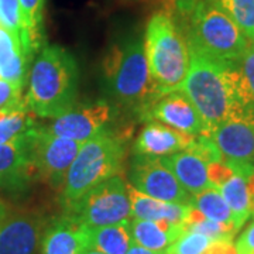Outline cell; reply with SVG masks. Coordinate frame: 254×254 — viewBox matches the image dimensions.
I'll return each mask as SVG.
<instances>
[{
    "mask_svg": "<svg viewBox=\"0 0 254 254\" xmlns=\"http://www.w3.org/2000/svg\"><path fill=\"white\" fill-rule=\"evenodd\" d=\"M161 1L164 3V10L168 11V13H171L177 7V1L178 0H161Z\"/></svg>",
    "mask_w": 254,
    "mask_h": 254,
    "instance_id": "cell-36",
    "label": "cell"
},
{
    "mask_svg": "<svg viewBox=\"0 0 254 254\" xmlns=\"http://www.w3.org/2000/svg\"><path fill=\"white\" fill-rule=\"evenodd\" d=\"M145 58L155 91L161 96L178 91L188 73V41L175 26L171 13L158 11L150 18L144 38Z\"/></svg>",
    "mask_w": 254,
    "mask_h": 254,
    "instance_id": "cell-4",
    "label": "cell"
},
{
    "mask_svg": "<svg viewBox=\"0 0 254 254\" xmlns=\"http://www.w3.org/2000/svg\"><path fill=\"white\" fill-rule=\"evenodd\" d=\"M131 243L133 237L128 223L88 227V246L102 253L126 254Z\"/></svg>",
    "mask_w": 254,
    "mask_h": 254,
    "instance_id": "cell-22",
    "label": "cell"
},
{
    "mask_svg": "<svg viewBox=\"0 0 254 254\" xmlns=\"http://www.w3.org/2000/svg\"><path fill=\"white\" fill-rule=\"evenodd\" d=\"M130 185L155 199L190 203V196L160 157L136 155L130 170Z\"/></svg>",
    "mask_w": 254,
    "mask_h": 254,
    "instance_id": "cell-11",
    "label": "cell"
},
{
    "mask_svg": "<svg viewBox=\"0 0 254 254\" xmlns=\"http://www.w3.org/2000/svg\"><path fill=\"white\" fill-rule=\"evenodd\" d=\"M199 0H178L177 1V4H180L182 9H188V10H192L195 7V4L198 3Z\"/></svg>",
    "mask_w": 254,
    "mask_h": 254,
    "instance_id": "cell-35",
    "label": "cell"
},
{
    "mask_svg": "<svg viewBox=\"0 0 254 254\" xmlns=\"http://www.w3.org/2000/svg\"><path fill=\"white\" fill-rule=\"evenodd\" d=\"M0 110L6 113L17 112V110H28L26 100L21 96V91L17 89L13 83L1 78H0Z\"/></svg>",
    "mask_w": 254,
    "mask_h": 254,
    "instance_id": "cell-31",
    "label": "cell"
},
{
    "mask_svg": "<svg viewBox=\"0 0 254 254\" xmlns=\"http://www.w3.org/2000/svg\"><path fill=\"white\" fill-rule=\"evenodd\" d=\"M4 115H7V113H6V112H3V110H0V118H1V116H4Z\"/></svg>",
    "mask_w": 254,
    "mask_h": 254,
    "instance_id": "cell-38",
    "label": "cell"
},
{
    "mask_svg": "<svg viewBox=\"0 0 254 254\" xmlns=\"http://www.w3.org/2000/svg\"><path fill=\"white\" fill-rule=\"evenodd\" d=\"M190 69L180 91L190 98L212 134L227 119L243 112L236 65L219 63L190 48Z\"/></svg>",
    "mask_w": 254,
    "mask_h": 254,
    "instance_id": "cell-1",
    "label": "cell"
},
{
    "mask_svg": "<svg viewBox=\"0 0 254 254\" xmlns=\"http://www.w3.org/2000/svg\"><path fill=\"white\" fill-rule=\"evenodd\" d=\"M36 127V120L28 110L11 112L0 118V144L10 143Z\"/></svg>",
    "mask_w": 254,
    "mask_h": 254,
    "instance_id": "cell-28",
    "label": "cell"
},
{
    "mask_svg": "<svg viewBox=\"0 0 254 254\" xmlns=\"http://www.w3.org/2000/svg\"><path fill=\"white\" fill-rule=\"evenodd\" d=\"M40 246L41 254H79L88 247V227L66 213L47 225Z\"/></svg>",
    "mask_w": 254,
    "mask_h": 254,
    "instance_id": "cell-16",
    "label": "cell"
},
{
    "mask_svg": "<svg viewBox=\"0 0 254 254\" xmlns=\"http://www.w3.org/2000/svg\"><path fill=\"white\" fill-rule=\"evenodd\" d=\"M103 79L112 99L141 116L161 96L150 76L143 40H128L113 47L103 61Z\"/></svg>",
    "mask_w": 254,
    "mask_h": 254,
    "instance_id": "cell-3",
    "label": "cell"
},
{
    "mask_svg": "<svg viewBox=\"0 0 254 254\" xmlns=\"http://www.w3.org/2000/svg\"><path fill=\"white\" fill-rule=\"evenodd\" d=\"M190 205H192V208L199 210L205 218L236 229L232 210H230L227 202L222 196V193L218 188H209V190H202L196 195H192Z\"/></svg>",
    "mask_w": 254,
    "mask_h": 254,
    "instance_id": "cell-23",
    "label": "cell"
},
{
    "mask_svg": "<svg viewBox=\"0 0 254 254\" xmlns=\"http://www.w3.org/2000/svg\"><path fill=\"white\" fill-rule=\"evenodd\" d=\"M44 229L40 215L0 199V254H37Z\"/></svg>",
    "mask_w": 254,
    "mask_h": 254,
    "instance_id": "cell-10",
    "label": "cell"
},
{
    "mask_svg": "<svg viewBox=\"0 0 254 254\" xmlns=\"http://www.w3.org/2000/svg\"><path fill=\"white\" fill-rule=\"evenodd\" d=\"M225 10L246 38L254 43V0H212Z\"/></svg>",
    "mask_w": 254,
    "mask_h": 254,
    "instance_id": "cell-27",
    "label": "cell"
},
{
    "mask_svg": "<svg viewBox=\"0 0 254 254\" xmlns=\"http://www.w3.org/2000/svg\"><path fill=\"white\" fill-rule=\"evenodd\" d=\"M239 99L243 110L254 113V43H250L236 64Z\"/></svg>",
    "mask_w": 254,
    "mask_h": 254,
    "instance_id": "cell-25",
    "label": "cell"
},
{
    "mask_svg": "<svg viewBox=\"0 0 254 254\" xmlns=\"http://www.w3.org/2000/svg\"><path fill=\"white\" fill-rule=\"evenodd\" d=\"M126 157L125 141L106 128L82 144L61 190V200L69 208L89 190L120 175Z\"/></svg>",
    "mask_w": 254,
    "mask_h": 254,
    "instance_id": "cell-5",
    "label": "cell"
},
{
    "mask_svg": "<svg viewBox=\"0 0 254 254\" xmlns=\"http://www.w3.org/2000/svg\"><path fill=\"white\" fill-rule=\"evenodd\" d=\"M83 143L57 137L37 127L31 144V163L40 180L61 190L66 174Z\"/></svg>",
    "mask_w": 254,
    "mask_h": 254,
    "instance_id": "cell-9",
    "label": "cell"
},
{
    "mask_svg": "<svg viewBox=\"0 0 254 254\" xmlns=\"http://www.w3.org/2000/svg\"><path fill=\"white\" fill-rule=\"evenodd\" d=\"M203 254H237L233 240H213Z\"/></svg>",
    "mask_w": 254,
    "mask_h": 254,
    "instance_id": "cell-33",
    "label": "cell"
},
{
    "mask_svg": "<svg viewBox=\"0 0 254 254\" xmlns=\"http://www.w3.org/2000/svg\"><path fill=\"white\" fill-rule=\"evenodd\" d=\"M160 158L190 196L209 188H215L209 180L208 163L196 154L184 150Z\"/></svg>",
    "mask_w": 254,
    "mask_h": 254,
    "instance_id": "cell-17",
    "label": "cell"
},
{
    "mask_svg": "<svg viewBox=\"0 0 254 254\" xmlns=\"http://www.w3.org/2000/svg\"><path fill=\"white\" fill-rule=\"evenodd\" d=\"M143 118L164 123L193 137L210 134L199 112L180 89L160 96L147 109Z\"/></svg>",
    "mask_w": 254,
    "mask_h": 254,
    "instance_id": "cell-13",
    "label": "cell"
},
{
    "mask_svg": "<svg viewBox=\"0 0 254 254\" xmlns=\"http://www.w3.org/2000/svg\"><path fill=\"white\" fill-rule=\"evenodd\" d=\"M164 254H168V253H164Z\"/></svg>",
    "mask_w": 254,
    "mask_h": 254,
    "instance_id": "cell-40",
    "label": "cell"
},
{
    "mask_svg": "<svg viewBox=\"0 0 254 254\" xmlns=\"http://www.w3.org/2000/svg\"><path fill=\"white\" fill-rule=\"evenodd\" d=\"M253 216H254V210H253Z\"/></svg>",
    "mask_w": 254,
    "mask_h": 254,
    "instance_id": "cell-39",
    "label": "cell"
},
{
    "mask_svg": "<svg viewBox=\"0 0 254 254\" xmlns=\"http://www.w3.org/2000/svg\"><path fill=\"white\" fill-rule=\"evenodd\" d=\"M20 6L23 11L24 24L30 34L31 46H33V50L37 51L41 41L44 0H20Z\"/></svg>",
    "mask_w": 254,
    "mask_h": 254,
    "instance_id": "cell-29",
    "label": "cell"
},
{
    "mask_svg": "<svg viewBox=\"0 0 254 254\" xmlns=\"http://www.w3.org/2000/svg\"><path fill=\"white\" fill-rule=\"evenodd\" d=\"M182 227H184V230L199 232L212 240H233V237L237 233L235 227L227 226V225L205 218L199 210L192 208V205H190V213L185 219Z\"/></svg>",
    "mask_w": 254,
    "mask_h": 254,
    "instance_id": "cell-26",
    "label": "cell"
},
{
    "mask_svg": "<svg viewBox=\"0 0 254 254\" xmlns=\"http://www.w3.org/2000/svg\"><path fill=\"white\" fill-rule=\"evenodd\" d=\"M79 71L72 54L60 46L44 47L28 72L26 105L43 119H55L75 106Z\"/></svg>",
    "mask_w": 254,
    "mask_h": 254,
    "instance_id": "cell-2",
    "label": "cell"
},
{
    "mask_svg": "<svg viewBox=\"0 0 254 254\" xmlns=\"http://www.w3.org/2000/svg\"><path fill=\"white\" fill-rule=\"evenodd\" d=\"M223 163L233 173L250 178L254 174V113L239 112L212 131Z\"/></svg>",
    "mask_w": 254,
    "mask_h": 254,
    "instance_id": "cell-8",
    "label": "cell"
},
{
    "mask_svg": "<svg viewBox=\"0 0 254 254\" xmlns=\"http://www.w3.org/2000/svg\"><path fill=\"white\" fill-rule=\"evenodd\" d=\"M0 26L17 37L26 55L31 60L36 51L33 50L30 34L24 24L20 0H0Z\"/></svg>",
    "mask_w": 254,
    "mask_h": 254,
    "instance_id": "cell-24",
    "label": "cell"
},
{
    "mask_svg": "<svg viewBox=\"0 0 254 254\" xmlns=\"http://www.w3.org/2000/svg\"><path fill=\"white\" fill-rule=\"evenodd\" d=\"M112 118L110 106L103 102H95L91 105H83L79 108H71L61 116L54 119L53 123L43 127L44 131L57 137L69 138L78 143H85L96 136Z\"/></svg>",
    "mask_w": 254,
    "mask_h": 254,
    "instance_id": "cell-12",
    "label": "cell"
},
{
    "mask_svg": "<svg viewBox=\"0 0 254 254\" xmlns=\"http://www.w3.org/2000/svg\"><path fill=\"white\" fill-rule=\"evenodd\" d=\"M127 185L122 175H115L66 208V213L88 227L128 223L133 213Z\"/></svg>",
    "mask_w": 254,
    "mask_h": 254,
    "instance_id": "cell-7",
    "label": "cell"
},
{
    "mask_svg": "<svg viewBox=\"0 0 254 254\" xmlns=\"http://www.w3.org/2000/svg\"><path fill=\"white\" fill-rule=\"evenodd\" d=\"M247 180L249 178H246L243 175L233 173V175L218 188L232 210L237 230L243 227L247 219L253 215L254 210V203L250 196Z\"/></svg>",
    "mask_w": 254,
    "mask_h": 254,
    "instance_id": "cell-21",
    "label": "cell"
},
{
    "mask_svg": "<svg viewBox=\"0 0 254 254\" xmlns=\"http://www.w3.org/2000/svg\"><path fill=\"white\" fill-rule=\"evenodd\" d=\"M133 242L157 253H165L167 249L184 232V227L167 222H154L133 218L128 222Z\"/></svg>",
    "mask_w": 254,
    "mask_h": 254,
    "instance_id": "cell-20",
    "label": "cell"
},
{
    "mask_svg": "<svg viewBox=\"0 0 254 254\" xmlns=\"http://www.w3.org/2000/svg\"><path fill=\"white\" fill-rule=\"evenodd\" d=\"M79 254H105V253H102V252H99V250H96V249H93V247H89V246H88V247H85Z\"/></svg>",
    "mask_w": 254,
    "mask_h": 254,
    "instance_id": "cell-37",
    "label": "cell"
},
{
    "mask_svg": "<svg viewBox=\"0 0 254 254\" xmlns=\"http://www.w3.org/2000/svg\"><path fill=\"white\" fill-rule=\"evenodd\" d=\"M28 58L17 37L0 26V78L23 91L27 78Z\"/></svg>",
    "mask_w": 254,
    "mask_h": 254,
    "instance_id": "cell-19",
    "label": "cell"
},
{
    "mask_svg": "<svg viewBox=\"0 0 254 254\" xmlns=\"http://www.w3.org/2000/svg\"><path fill=\"white\" fill-rule=\"evenodd\" d=\"M126 254H164V253H157V252H153V250H148V249H144L141 246L136 245L134 242L131 243V246L128 247Z\"/></svg>",
    "mask_w": 254,
    "mask_h": 254,
    "instance_id": "cell-34",
    "label": "cell"
},
{
    "mask_svg": "<svg viewBox=\"0 0 254 254\" xmlns=\"http://www.w3.org/2000/svg\"><path fill=\"white\" fill-rule=\"evenodd\" d=\"M195 137L164 123L151 120L138 133L134 141V154L145 157H167L184 151L193 143Z\"/></svg>",
    "mask_w": 254,
    "mask_h": 254,
    "instance_id": "cell-15",
    "label": "cell"
},
{
    "mask_svg": "<svg viewBox=\"0 0 254 254\" xmlns=\"http://www.w3.org/2000/svg\"><path fill=\"white\" fill-rule=\"evenodd\" d=\"M37 126L16 140L0 144V188L24 187L36 175L31 163V144Z\"/></svg>",
    "mask_w": 254,
    "mask_h": 254,
    "instance_id": "cell-14",
    "label": "cell"
},
{
    "mask_svg": "<svg viewBox=\"0 0 254 254\" xmlns=\"http://www.w3.org/2000/svg\"><path fill=\"white\" fill-rule=\"evenodd\" d=\"M236 250L237 254H254V220L237 239Z\"/></svg>",
    "mask_w": 254,
    "mask_h": 254,
    "instance_id": "cell-32",
    "label": "cell"
},
{
    "mask_svg": "<svg viewBox=\"0 0 254 254\" xmlns=\"http://www.w3.org/2000/svg\"><path fill=\"white\" fill-rule=\"evenodd\" d=\"M250 41L229 17L212 0H202L190 10L188 46L209 58L236 65L245 55Z\"/></svg>",
    "mask_w": 254,
    "mask_h": 254,
    "instance_id": "cell-6",
    "label": "cell"
},
{
    "mask_svg": "<svg viewBox=\"0 0 254 254\" xmlns=\"http://www.w3.org/2000/svg\"><path fill=\"white\" fill-rule=\"evenodd\" d=\"M128 198L131 203L133 218L154 220V222H167L171 225L182 226L188 216L190 203H174L165 200L155 199L143 192L137 190L133 185H127Z\"/></svg>",
    "mask_w": 254,
    "mask_h": 254,
    "instance_id": "cell-18",
    "label": "cell"
},
{
    "mask_svg": "<svg viewBox=\"0 0 254 254\" xmlns=\"http://www.w3.org/2000/svg\"><path fill=\"white\" fill-rule=\"evenodd\" d=\"M213 240L195 230H184L173 245L167 249L168 254H203Z\"/></svg>",
    "mask_w": 254,
    "mask_h": 254,
    "instance_id": "cell-30",
    "label": "cell"
}]
</instances>
